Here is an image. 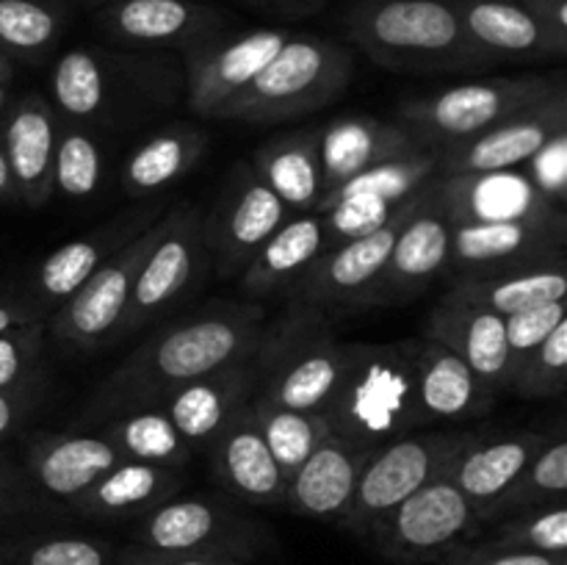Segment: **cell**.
<instances>
[{
  "label": "cell",
  "instance_id": "30bf717a",
  "mask_svg": "<svg viewBox=\"0 0 567 565\" xmlns=\"http://www.w3.org/2000/svg\"><path fill=\"white\" fill-rule=\"evenodd\" d=\"M161 219L138 233L136 238H131L125 247L116 249L100 269L86 277V282L72 297L53 308L50 319H44L48 336L72 349H94L120 338L138 266L158 238Z\"/></svg>",
  "mask_w": 567,
  "mask_h": 565
},
{
  "label": "cell",
  "instance_id": "7dc6e473",
  "mask_svg": "<svg viewBox=\"0 0 567 565\" xmlns=\"http://www.w3.org/2000/svg\"><path fill=\"white\" fill-rule=\"evenodd\" d=\"M22 565H109V552L86 537H50L17 552Z\"/></svg>",
  "mask_w": 567,
  "mask_h": 565
},
{
  "label": "cell",
  "instance_id": "681fc988",
  "mask_svg": "<svg viewBox=\"0 0 567 565\" xmlns=\"http://www.w3.org/2000/svg\"><path fill=\"white\" fill-rule=\"evenodd\" d=\"M48 319V310L33 297H20V294H0V332L11 327L28 325V321Z\"/></svg>",
  "mask_w": 567,
  "mask_h": 565
},
{
  "label": "cell",
  "instance_id": "4fadbf2b",
  "mask_svg": "<svg viewBox=\"0 0 567 565\" xmlns=\"http://www.w3.org/2000/svg\"><path fill=\"white\" fill-rule=\"evenodd\" d=\"M288 216L293 214L282 199L260 181L252 164L241 161L233 170L216 208L210 216H203L205 244L219 277L241 275L249 258Z\"/></svg>",
  "mask_w": 567,
  "mask_h": 565
},
{
  "label": "cell",
  "instance_id": "277c9868",
  "mask_svg": "<svg viewBox=\"0 0 567 565\" xmlns=\"http://www.w3.org/2000/svg\"><path fill=\"white\" fill-rule=\"evenodd\" d=\"M343 347L330 319L308 305H288L275 325L264 327L252 355L255 397L293 410L324 413L343 369Z\"/></svg>",
  "mask_w": 567,
  "mask_h": 565
},
{
  "label": "cell",
  "instance_id": "d590c367",
  "mask_svg": "<svg viewBox=\"0 0 567 565\" xmlns=\"http://www.w3.org/2000/svg\"><path fill=\"white\" fill-rule=\"evenodd\" d=\"M105 22L116 42L177 44L199 37L205 14L183 0H122Z\"/></svg>",
  "mask_w": 567,
  "mask_h": 565
},
{
  "label": "cell",
  "instance_id": "d6986e66",
  "mask_svg": "<svg viewBox=\"0 0 567 565\" xmlns=\"http://www.w3.org/2000/svg\"><path fill=\"white\" fill-rule=\"evenodd\" d=\"M465 37L482 64L563 55L567 39L518 0H460Z\"/></svg>",
  "mask_w": 567,
  "mask_h": 565
},
{
  "label": "cell",
  "instance_id": "f907efd6",
  "mask_svg": "<svg viewBox=\"0 0 567 565\" xmlns=\"http://www.w3.org/2000/svg\"><path fill=\"white\" fill-rule=\"evenodd\" d=\"M28 493H31V482H28L25 471L0 458V510L22 507Z\"/></svg>",
  "mask_w": 567,
  "mask_h": 565
},
{
  "label": "cell",
  "instance_id": "f1b7e54d",
  "mask_svg": "<svg viewBox=\"0 0 567 565\" xmlns=\"http://www.w3.org/2000/svg\"><path fill=\"white\" fill-rule=\"evenodd\" d=\"M415 377L426 424L485 415L498 397L460 355L426 336L415 341Z\"/></svg>",
  "mask_w": 567,
  "mask_h": 565
},
{
  "label": "cell",
  "instance_id": "4dcf8cb0",
  "mask_svg": "<svg viewBox=\"0 0 567 565\" xmlns=\"http://www.w3.org/2000/svg\"><path fill=\"white\" fill-rule=\"evenodd\" d=\"M142 541L153 552L164 554H197L210 546H225L241 541L244 526L233 510L214 499H166L150 510L138 530Z\"/></svg>",
  "mask_w": 567,
  "mask_h": 565
},
{
  "label": "cell",
  "instance_id": "c3c4849f",
  "mask_svg": "<svg viewBox=\"0 0 567 565\" xmlns=\"http://www.w3.org/2000/svg\"><path fill=\"white\" fill-rule=\"evenodd\" d=\"M33 408V388L22 391H0V441L14 435L28 421Z\"/></svg>",
  "mask_w": 567,
  "mask_h": 565
},
{
  "label": "cell",
  "instance_id": "ba28073f",
  "mask_svg": "<svg viewBox=\"0 0 567 565\" xmlns=\"http://www.w3.org/2000/svg\"><path fill=\"white\" fill-rule=\"evenodd\" d=\"M474 435L468 432H404L380 443L358 480L352 504L341 521L352 530H374L393 507L413 496L415 491L441 476L460 449Z\"/></svg>",
  "mask_w": 567,
  "mask_h": 565
},
{
  "label": "cell",
  "instance_id": "e0dca14e",
  "mask_svg": "<svg viewBox=\"0 0 567 565\" xmlns=\"http://www.w3.org/2000/svg\"><path fill=\"white\" fill-rule=\"evenodd\" d=\"M288 42L282 31H252L227 44H199L186 59V103L205 120H216Z\"/></svg>",
  "mask_w": 567,
  "mask_h": 565
},
{
  "label": "cell",
  "instance_id": "f35d334b",
  "mask_svg": "<svg viewBox=\"0 0 567 565\" xmlns=\"http://www.w3.org/2000/svg\"><path fill=\"white\" fill-rule=\"evenodd\" d=\"M249 410H252V419L264 435L266 446H269L271 458L277 460L286 476H291L308 460V454L332 432L324 415L310 413V410L282 408V404L266 402L260 397L249 399Z\"/></svg>",
  "mask_w": 567,
  "mask_h": 565
},
{
  "label": "cell",
  "instance_id": "7bdbcfd3",
  "mask_svg": "<svg viewBox=\"0 0 567 565\" xmlns=\"http://www.w3.org/2000/svg\"><path fill=\"white\" fill-rule=\"evenodd\" d=\"M44 336H48L44 319L0 332V391L33 388L42 369Z\"/></svg>",
  "mask_w": 567,
  "mask_h": 565
},
{
  "label": "cell",
  "instance_id": "6da1fadb",
  "mask_svg": "<svg viewBox=\"0 0 567 565\" xmlns=\"http://www.w3.org/2000/svg\"><path fill=\"white\" fill-rule=\"evenodd\" d=\"M266 314L258 302H210L142 343L100 386L97 408L125 413L150 408L175 388L252 358L264 336Z\"/></svg>",
  "mask_w": 567,
  "mask_h": 565
},
{
  "label": "cell",
  "instance_id": "b9f144b4",
  "mask_svg": "<svg viewBox=\"0 0 567 565\" xmlns=\"http://www.w3.org/2000/svg\"><path fill=\"white\" fill-rule=\"evenodd\" d=\"M567 386V321L557 327L520 369L509 377L507 393L520 399H557Z\"/></svg>",
  "mask_w": 567,
  "mask_h": 565
},
{
  "label": "cell",
  "instance_id": "ab89813d",
  "mask_svg": "<svg viewBox=\"0 0 567 565\" xmlns=\"http://www.w3.org/2000/svg\"><path fill=\"white\" fill-rule=\"evenodd\" d=\"M105 175L103 147L94 133L83 125L59 122L53 158V192L70 199H89Z\"/></svg>",
  "mask_w": 567,
  "mask_h": 565
},
{
  "label": "cell",
  "instance_id": "d6a6232c",
  "mask_svg": "<svg viewBox=\"0 0 567 565\" xmlns=\"http://www.w3.org/2000/svg\"><path fill=\"white\" fill-rule=\"evenodd\" d=\"M252 170L291 214H313L324 197L319 127L282 133L264 142L255 150Z\"/></svg>",
  "mask_w": 567,
  "mask_h": 565
},
{
  "label": "cell",
  "instance_id": "f5cc1de1",
  "mask_svg": "<svg viewBox=\"0 0 567 565\" xmlns=\"http://www.w3.org/2000/svg\"><path fill=\"white\" fill-rule=\"evenodd\" d=\"M131 565H227L219 559H199L194 554H142V557L133 559Z\"/></svg>",
  "mask_w": 567,
  "mask_h": 565
},
{
  "label": "cell",
  "instance_id": "74e56055",
  "mask_svg": "<svg viewBox=\"0 0 567 565\" xmlns=\"http://www.w3.org/2000/svg\"><path fill=\"white\" fill-rule=\"evenodd\" d=\"M567 496V441L565 438H548L546 446L535 454L529 465L520 471L518 480L487 507H482V518H498V515H518L526 510L557 507Z\"/></svg>",
  "mask_w": 567,
  "mask_h": 565
},
{
  "label": "cell",
  "instance_id": "ffe728a7",
  "mask_svg": "<svg viewBox=\"0 0 567 565\" xmlns=\"http://www.w3.org/2000/svg\"><path fill=\"white\" fill-rule=\"evenodd\" d=\"M59 116L42 94L14 100L0 125V153L14 181L17 197L28 208H42L53 197V158Z\"/></svg>",
  "mask_w": 567,
  "mask_h": 565
},
{
  "label": "cell",
  "instance_id": "2e32d148",
  "mask_svg": "<svg viewBox=\"0 0 567 565\" xmlns=\"http://www.w3.org/2000/svg\"><path fill=\"white\" fill-rule=\"evenodd\" d=\"M449 469L426 482L413 496L404 499L385 518L377 521L374 530L388 552L404 554V557L441 552L457 543L480 521L474 504L449 476Z\"/></svg>",
  "mask_w": 567,
  "mask_h": 565
},
{
  "label": "cell",
  "instance_id": "44dd1931",
  "mask_svg": "<svg viewBox=\"0 0 567 565\" xmlns=\"http://www.w3.org/2000/svg\"><path fill=\"white\" fill-rule=\"evenodd\" d=\"M164 203L147 205L138 214H122L105 225L94 227L86 236H78L72 242L61 244L59 249L48 255L33 271V294L31 297L42 305L44 310L59 308L66 297L78 291L86 282L94 269L105 264L120 247H125L131 238L147 230L153 222L161 219Z\"/></svg>",
  "mask_w": 567,
  "mask_h": 565
},
{
  "label": "cell",
  "instance_id": "bcb514c9",
  "mask_svg": "<svg viewBox=\"0 0 567 565\" xmlns=\"http://www.w3.org/2000/svg\"><path fill=\"white\" fill-rule=\"evenodd\" d=\"M532 186L554 203L557 208H565L567 199V131L548 138L524 166H520Z\"/></svg>",
  "mask_w": 567,
  "mask_h": 565
},
{
  "label": "cell",
  "instance_id": "9a60e30c",
  "mask_svg": "<svg viewBox=\"0 0 567 565\" xmlns=\"http://www.w3.org/2000/svg\"><path fill=\"white\" fill-rule=\"evenodd\" d=\"M567 258V225L537 222H452L449 271L491 275Z\"/></svg>",
  "mask_w": 567,
  "mask_h": 565
},
{
  "label": "cell",
  "instance_id": "83f0119b",
  "mask_svg": "<svg viewBox=\"0 0 567 565\" xmlns=\"http://www.w3.org/2000/svg\"><path fill=\"white\" fill-rule=\"evenodd\" d=\"M214 471L221 485L236 496L255 504L286 502L288 476L271 458L264 435L252 419L249 402L233 413L219 435L208 446Z\"/></svg>",
  "mask_w": 567,
  "mask_h": 565
},
{
  "label": "cell",
  "instance_id": "ac0fdd59",
  "mask_svg": "<svg viewBox=\"0 0 567 565\" xmlns=\"http://www.w3.org/2000/svg\"><path fill=\"white\" fill-rule=\"evenodd\" d=\"M449 222H537L567 225L565 208L548 203L518 170L437 177Z\"/></svg>",
  "mask_w": 567,
  "mask_h": 565
},
{
  "label": "cell",
  "instance_id": "8fae6325",
  "mask_svg": "<svg viewBox=\"0 0 567 565\" xmlns=\"http://www.w3.org/2000/svg\"><path fill=\"white\" fill-rule=\"evenodd\" d=\"M424 192V188H421ZM419 192V194H421ZM415 194L391 222H385L377 230L363 233V236L338 242L321 255L313 269L297 282L286 297L288 305H308V308L321 310V314H352V310H365L371 291L380 280L382 269L391 255L393 238L399 227L413 210Z\"/></svg>",
  "mask_w": 567,
  "mask_h": 565
},
{
  "label": "cell",
  "instance_id": "11a10c76",
  "mask_svg": "<svg viewBox=\"0 0 567 565\" xmlns=\"http://www.w3.org/2000/svg\"><path fill=\"white\" fill-rule=\"evenodd\" d=\"M11 78H14V66H11V59H6L3 53H0V83H9Z\"/></svg>",
  "mask_w": 567,
  "mask_h": 565
},
{
  "label": "cell",
  "instance_id": "836d02e7",
  "mask_svg": "<svg viewBox=\"0 0 567 565\" xmlns=\"http://www.w3.org/2000/svg\"><path fill=\"white\" fill-rule=\"evenodd\" d=\"M208 150V133L192 125H172L153 133L125 158L120 186L127 197H153L186 177Z\"/></svg>",
  "mask_w": 567,
  "mask_h": 565
},
{
  "label": "cell",
  "instance_id": "ee69618b",
  "mask_svg": "<svg viewBox=\"0 0 567 565\" xmlns=\"http://www.w3.org/2000/svg\"><path fill=\"white\" fill-rule=\"evenodd\" d=\"M504 546L563 557L567 548V507H540L513 515L502 526Z\"/></svg>",
  "mask_w": 567,
  "mask_h": 565
},
{
  "label": "cell",
  "instance_id": "816d5d0a",
  "mask_svg": "<svg viewBox=\"0 0 567 565\" xmlns=\"http://www.w3.org/2000/svg\"><path fill=\"white\" fill-rule=\"evenodd\" d=\"M465 565H565L563 557H554V554H540V552H520V548H513V552H496L487 554V557H471L465 559Z\"/></svg>",
  "mask_w": 567,
  "mask_h": 565
},
{
  "label": "cell",
  "instance_id": "8d00e7d4",
  "mask_svg": "<svg viewBox=\"0 0 567 565\" xmlns=\"http://www.w3.org/2000/svg\"><path fill=\"white\" fill-rule=\"evenodd\" d=\"M103 435L114 443L122 460H136V463L183 471L194 454L186 438L175 430L169 415L155 404L125 410Z\"/></svg>",
  "mask_w": 567,
  "mask_h": 565
},
{
  "label": "cell",
  "instance_id": "f546056e",
  "mask_svg": "<svg viewBox=\"0 0 567 565\" xmlns=\"http://www.w3.org/2000/svg\"><path fill=\"white\" fill-rule=\"evenodd\" d=\"M546 441L548 435H540L535 430L504 432V435L485 438V441L474 435L454 458L449 476L480 513L518 480L520 471L535 460Z\"/></svg>",
  "mask_w": 567,
  "mask_h": 565
},
{
  "label": "cell",
  "instance_id": "60d3db41",
  "mask_svg": "<svg viewBox=\"0 0 567 565\" xmlns=\"http://www.w3.org/2000/svg\"><path fill=\"white\" fill-rule=\"evenodd\" d=\"M59 17L37 0H0V53L37 61L53 48Z\"/></svg>",
  "mask_w": 567,
  "mask_h": 565
},
{
  "label": "cell",
  "instance_id": "7402d4cb",
  "mask_svg": "<svg viewBox=\"0 0 567 565\" xmlns=\"http://www.w3.org/2000/svg\"><path fill=\"white\" fill-rule=\"evenodd\" d=\"M122 463V454L105 435H33L25 446V471L33 491L75 504L105 471Z\"/></svg>",
  "mask_w": 567,
  "mask_h": 565
},
{
  "label": "cell",
  "instance_id": "1f68e13d",
  "mask_svg": "<svg viewBox=\"0 0 567 565\" xmlns=\"http://www.w3.org/2000/svg\"><path fill=\"white\" fill-rule=\"evenodd\" d=\"M446 297L491 310L496 316L518 314L532 305L559 302L567 297V258L491 271V275H457Z\"/></svg>",
  "mask_w": 567,
  "mask_h": 565
},
{
  "label": "cell",
  "instance_id": "8992f818",
  "mask_svg": "<svg viewBox=\"0 0 567 565\" xmlns=\"http://www.w3.org/2000/svg\"><path fill=\"white\" fill-rule=\"evenodd\" d=\"M349 81H352V59L341 44L316 37H288L275 59L236 100L219 111L216 120L255 122V125L299 120L332 103L349 86Z\"/></svg>",
  "mask_w": 567,
  "mask_h": 565
},
{
  "label": "cell",
  "instance_id": "4316f807",
  "mask_svg": "<svg viewBox=\"0 0 567 565\" xmlns=\"http://www.w3.org/2000/svg\"><path fill=\"white\" fill-rule=\"evenodd\" d=\"M424 336L443 343L465 360L496 393L509 388V347L504 316L474 308L443 294L441 302L430 310Z\"/></svg>",
  "mask_w": 567,
  "mask_h": 565
},
{
  "label": "cell",
  "instance_id": "e575fe53",
  "mask_svg": "<svg viewBox=\"0 0 567 565\" xmlns=\"http://www.w3.org/2000/svg\"><path fill=\"white\" fill-rule=\"evenodd\" d=\"M181 485V469L122 460L78 499L75 507L92 518H122V515L150 513L166 499L175 496Z\"/></svg>",
  "mask_w": 567,
  "mask_h": 565
},
{
  "label": "cell",
  "instance_id": "7a4b0ae2",
  "mask_svg": "<svg viewBox=\"0 0 567 565\" xmlns=\"http://www.w3.org/2000/svg\"><path fill=\"white\" fill-rule=\"evenodd\" d=\"M321 415L336 435L369 446L424 427L415 341L347 343L341 377Z\"/></svg>",
  "mask_w": 567,
  "mask_h": 565
},
{
  "label": "cell",
  "instance_id": "db71d44e",
  "mask_svg": "<svg viewBox=\"0 0 567 565\" xmlns=\"http://www.w3.org/2000/svg\"><path fill=\"white\" fill-rule=\"evenodd\" d=\"M0 203H20L14 181H11V175H9V166H6L3 153H0Z\"/></svg>",
  "mask_w": 567,
  "mask_h": 565
},
{
  "label": "cell",
  "instance_id": "9f6ffc18",
  "mask_svg": "<svg viewBox=\"0 0 567 565\" xmlns=\"http://www.w3.org/2000/svg\"><path fill=\"white\" fill-rule=\"evenodd\" d=\"M0 103H3V83H0Z\"/></svg>",
  "mask_w": 567,
  "mask_h": 565
},
{
  "label": "cell",
  "instance_id": "3957f363",
  "mask_svg": "<svg viewBox=\"0 0 567 565\" xmlns=\"http://www.w3.org/2000/svg\"><path fill=\"white\" fill-rule=\"evenodd\" d=\"M50 89L61 122L89 131L147 116L175 100L166 70L89 48H75L55 61Z\"/></svg>",
  "mask_w": 567,
  "mask_h": 565
},
{
  "label": "cell",
  "instance_id": "9c48e42d",
  "mask_svg": "<svg viewBox=\"0 0 567 565\" xmlns=\"http://www.w3.org/2000/svg\"><path fill=\"white\" fill-rule=\"evenodd\" d=\"M203 216V210L192 203L166 210L158 238L138 266L120 338L164 316L197 286L210 260Z\"/></svg>",
  "mask_w": 567,
  "mask_h": 565
},
{
  "label": "cell",
  "instance_id": "7c38bea8",
  "mask_svg": "<svg viewBox=\"0 0 567 565\" xmlns=\"http://www.w3.org/2000/svg\"><path fill=\"white\" fill-rule=\"evenodd\" d=\"M452 258V222L443 208L437 177L419 194L413 210L393 238L391 255L371 291L369 308H391L421 297L426 288L449 271Z\"/></svg>",
  "mask_w": 567,
  "mask_h": 565
},
{
  "label": "cell",
  "instance_id": "5bb4252c",
  "mask_svg": "<svg viewBox=\"0 0 567 565\" xmlns=\"http://www.w3.org/2000/svg\"><path fill=\"white\" fill-rule=\"evenodd\" d=\"M567 131V89H557L551 97L509 120L498 122L491 131L468 138L463 144L441 150V175H487L524 166L548 138Z\"/></svg>",
  "mask_w": 567,
  "mask_h": 565
},
{
  "label": "cell",
  "instance_id": "52a82bcc",
  "mask_svg": "<svg viewBox=\"0 0 567 565\" xmlns=\"http://www.w3.org/2000/svg\"><path fill=\"white\" fill-rule=\"evenodd\" d=\"M563 78L520 75L460 83L402 103L399 125L430 150L463 144L563 89Z\"/></svg>",
  "mask_w": 567,
  "mask_h": 565
},
{
  "label": "cell",
  "instance_id": "5b68a950",
  "mask_svg": "<svg viewBox=\"0 0 567 565\" xmlns=\"http://www.w3.org/2000/svg\"><path fill=\"white\" fill-rule=\"evenodd\" d=\"M360 48L391 70L482 66L449 0H377L352 17Z\"/></svg>",
  "mask_w": 567,
  "mask_h": 565
},
{
  "label": "cell",
  "instance_id": "d4e9b609",
  "mask_svg": "<svg viewBox=\"0 0 567 565\" xmlns=\"http://www.w3.org/2000/svg\"><path fill=\"white\" fill-rule=\"evenodd\" d=\"M332 244L336 242L324 214L313 210L288 216L244 266L241 288L255 299H286Z\"/></svg>",
  "mask_w": 567,
  "mask_h": 565
},
{
  "label": "cell",
  "instance_id": "cb8c5ba5",
  "mask_svg": "<svg viewBox=\"0 0 567 565\" xmlns=\"http://www.w3.org/2000/svg\"><path fill=\"white\" fill-rule=\"evenodd\" d=\"M255 386H258V371H255L252 358H247L175 388L155 408L169 415L188 446L208 449L221 427L233 419V413L255 397Z\"/></svg>",
  "mask_w": 567,
  "mask_h": 565
},
{
  "label": "cell",
  "instance_id": "f6af8a7d",
  "mask_svg": "<svg viewBox=\"0 0 567 565\" xmlns=\"http://www.w3.org/2000/svg\"><path fill=\"white\" fill-rule=\"evenodd\" d=\"M563 321H567L565 299L559 302L532 305V308L518 310V314L504 316V330H507L509 347V377L520 369L526 358L557 330Z\"/></svg>",
  "mask_w": 567,
  "mask_h": 565
},
{
  "label": "cell",
  "instance_id": "603a6c76",
  "mask_svg": "<svg viewBox=\"0 0 567 565\" xmlns=\"http://www.w3.org/2000/svg\"><path fill=\"white\" fill-rule=\"evenodd\" d=\"M374 449L330 432L288 476V507L310 518H341L352 504L363 465Z\"/></svg>",
  "mask_w": 567,
  "mask_h": 565
},
{
  "label": "cell",
  "instance_id": "484cf974",
  "mask_svg": "<svg viewBox=\"0 0 567 565\" xmlns=\"http://www.w3.org/2000/svg\"><path fill=\"white\" fill-rule=\"evenodd\" d=\"M430 150L410 136L399 122L377 116H338L330 125L319 127V155L324 170V194L352 181L360 172L388 164L393 158Z\"/></svg>",
  "mask_w": 567,
  "mask_h": 565
}]
</instances>
